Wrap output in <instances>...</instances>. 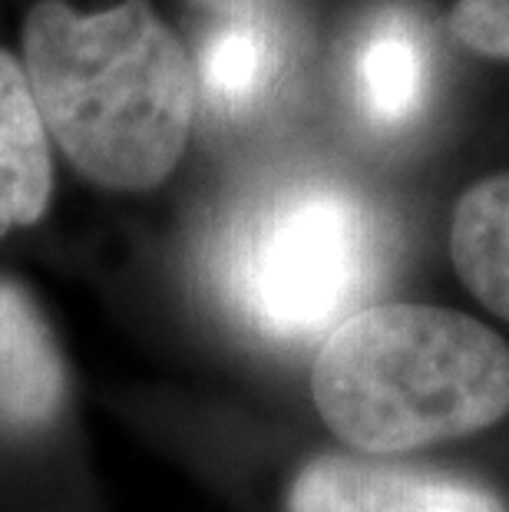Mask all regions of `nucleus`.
<instances>
[{
    "mask_svg": "<svg viewBox=\"0 0 509 512\" xmlns=\"http://www.w3.org/2000/svg\"><path fill=\"white\" fill-rule=\"evenodd\" d=\"M450 34L470 53L486 60H509V0H457Z\"/></svg>",
    "mask_w": 509,
    "mask_h": 512,
    "instance_id": "10",
    "label": "nucleus"
},
{
    "mask_svg": "<svg viewBox=\"0 0 509 512\" xmlns=\"http://www.w3.org/2000/svg\"><path fill=\"white\" fill-rule=\"evenodd\" d=\"M50 195V133L24 67L0 50V235L40 222Z\"/></svg>",
    "mask_w": 509,
    "mask_h": 512,
    "instance_id": "6",
    "label": "nucleus"
},
{
    "mask_svg": "<svg viewBox=\"0 0 509 512\" xmlns=\"http://www.w3.org/2000/svg\"><path fill=\"white\" fill-rule=\"evenodd\" d=\"M351 93L374 129H404L424 113L430 93V53L407 17L387 14L367 30L354 53Z\"/></svg>",
    "mask_w": 509,
    "mask_h": 512,
    "instance_id": "7",
    "label": "nucleus"
},
{
    "mask_svg": "<svg viewBox=\"0 0 509 512\" xmlns=\"http://www.w3.org/2000/svg\"><path fill=\"white\" fill-rule=\"evenodd\" d=\"M285 70V50L262 17L245 14L215 27L202 43L196 67V93L225 119L252 116L275 93Z\"/></svg>",
    "mask_w": 509,
    "mask_h": 512,
    "instance_id": "8",
    "label": "nucleus"
},
{
    "mask_svg": "<svg viewBox=\"0 0 509 512\" xmlns=\"http://www.w3.org/2000/svg\"><path fill=\"white\" fill-rule=\"evenodd\" d=\"M288 512H509L476 479L367 456H318L288 489Z\"/></svg>",
    "mask_w": 509,
    "mask_h": 512,
    "instance_id": "4",
    "label": "nucleus"
},
{
    "mask_svg": "<svg viewBox=\"0 0 509 512\" xmlns=\"http://www.w3.org/2000/svg\"><path fill=\"white\" fill-rule=\"evenodd\" d=\"M67 407V364L37 301L0 278V437H30Z\"/></svg>",
    "mask_w": 509,
    "mask_h": 512,
    "instance_id": "5",
    "label": "nucleus"
},
{
    "mask_svg": "<svg viewBox=\"0 0 509 512\" xmlns=\"http://www.w3.org/2000/svg\"><path fill=\"white\" fill-rule=\"evenodd\" d=\"M311 397L367 456L460 440L509 417V344L453 308L371 304L318 344Z\"/></svg>",
    "mask_w": 509,
    "mask_h": 512,
    "instance_id": "2",
    "label": "nucleus"
},
{
    "mask_svg": "<svg viewBox=\"0 0 509 512\" xmlns=\"http://www.w3.org/2000/svg\"><path fill=\"white\" fill-rule=\"evenodd\" d=\"M450 258L473 298L509 321V172L460 195L450 219Z\"/></svg>",
    "mask_w": 509,
    "mask_h": 512,
    "instance_id": "9",
    "label": "nucleus"
},
{
    "mask_svg": "<svg viewBox=\"0 0 509 512\" xmlns=\"http://www.w3.org/2000/svg\"><path fill=\"white\" fill-rule=\"evenodd\" d=\"M24 76L47 133L90 182L143 192L176 169L196 119V70L146 0L80 14L40 0Z\"/></svg>",
    "mask_w": 509,
    "mask_h": 512,
    "instance_id": "1",
    "label": "nucleus"
},
{
    "mask_svg": "<svg viewBox=\"0 0 509 512\" xmlns=\"http://www.w3.org/2000/svg\"><path fill=\"white\" fill-rule=\"evenodd\" d=\"M391 258V228L361 192L301 176L238 205L212 238L205 271L238 328L301 347L371 308Z\"/></svg>",
    "mask_w": 509,
    "mask_h": 512,
    "instance_id": "3",
    "label": "nucleus"
}]
</instances>
